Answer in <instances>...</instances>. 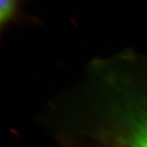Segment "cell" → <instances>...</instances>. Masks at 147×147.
Listing matches in <instances>:
<instances>
[{"label":"cell","mask_w":147,"mask_h":147,"mask_svg":"<svg viewBox=\"0 0 147 147\" xmlns=\"http://www.w3.org/2000/svg\"><path fill=\"white\" fill-rule=\"evenodd\" d=\"M26 0H0V39L8 27L24 20Z\"/></svg>","instance_id":"obj_1"},{"label":"cell","mask_w":147,"mask_h":147,"mask_svg":"<svg viewBox=\"0 0 147 147\" xmlns=\"http://www.w3.org/2000/svg\"><path fill=\"white\" fill-rule=\"evenodd\" d=\"M130 145L131 147H147V122L142 123L134 131Z\"/></svg>","instance_id":"obj_2"}]
</instances>
